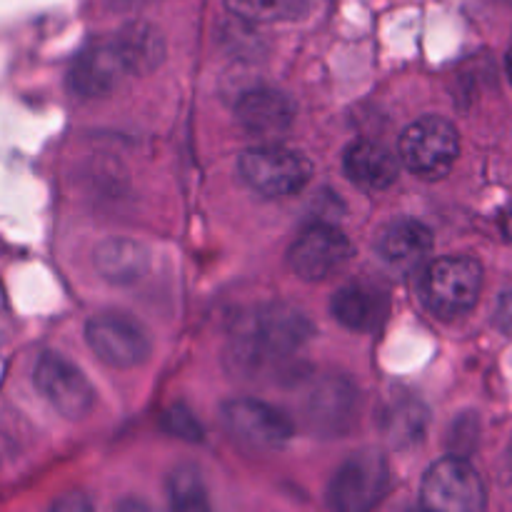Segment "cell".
Instances as JSON below:
<instances>
[{"label":"cell","instance_id":"obj_10","mask_svg":"<svg viewBox=\"0 0 512 512\" xmlns=\"http://www.w3.org/2000/svg\"><path fill=\"white\" fill-rule=\"evenodd\" d=\"M90 350L105 365L118 370L138 368L150 355V338L133 318L120 313H103L85 328Z\"/></svg>","mask_w":512,"mask_h":512},{"label":"cell","instance_id":"obj_7","mask_svg":"<svg viewBox=\"0 0 512 512\" xmlns=\"http://www.w3.org/2000/svg\"><path fill=\"white\" fill-rule=\"evenodd\" d=\"M223 423L250 450H278L293 438V423L283 410L255 398H235L223 405Z\"/></svg>","mask_w":512,"mask_h":512},{"label":"cell","instance_id":"obj_1","mask_svg":"<svg viewBox=\"0 0 512 512\" xmlns=\"http://www.w3.org/2000/svg\"><path fill=\"white\" fill-rule=\"evenodd\" d=\"M315 328L300 310L288 305H265L240 315L233 328L230 368L235 373L260 375L285 355L295 353L313 338Z\"/></svg>","mask_w":512,"mask_h":512},{"label":"cell","instance_id":"obj_8","mask_svg":"<svg viewBox=\"0 0 512 512\" xmlns=\"http://www.w3.org/2000/svg\"><path fill=\"white\" fill-rule=\"evenodd\" d=\"M355 255L353 243L345 233H340L335 225L318 223L313 228L303 230L295 238V243L288 250V268L293 270L298 278L310 280H325L333 273H338L343 265Z\"/></svg>","mask_w":512,"mask_h":512},{"label":"cell","instance_id":"obj_12","mask_svg":"<svg viewBox=\"0 0 512 512\" xmlns=\"http://www.w3.org/2000/svg\"><path fill=\"white\" fill-rule=\"evenodd\" d=\"M235 118L250 135H283L295 120V103L278 88H250L235 103Z\"/></svg>","mask_w":512,"mask_h":512},{"label":"cell","instance_id":"obj_9","mask_svg":"<svg viewBox=\"0 0 512 512\" xmlns=\"http://www.w3.org/2000/svg\"><path fill=\"white\" fill-rule=\"evenodd\" d=\"M35 385L40 395L68 420L85 418L95 405V390L83 370L58 353L40 355L35 365Z\"/></svg>","mask_w":512,"mask_h":512},{"label":"cell","instance_id":"obj_5","mask_svg":"<svg viewBox=\"0 0 512 512\" xmlns=\"http://www.w3.org/2000/svg\"><path fill=\"white\" fill-rule=\"evenodd\" d=\"M390 485L388 460L378 450L350 455L328 485V505L340 512H365L383 500Z\"/></svg>","mask_w":512,"mask_h":512},{"label":"cell","instance_id":"obj_14","mask_svg":"<svg viewBox=\"0 0 512 512\" xmlns=\"http://www.w3.org/2000/svg\"><path fill=\"white\" fill-rule=\"evenodd\" d=\"M335 320L355 333H373L388 315V295L378 285L348 283L335 293L330 303Z\"/></svg>","mask_w":512,"mask_h":512},{"label":"cell","instance_id":"obj_6","mask_svg":"<svg viewBox=\"0 0 512 512\" xmlns=\"http://www.w3.org/2000/svg\"><path fill=\"white\" fill-rule=\"evenodd\" d=\"M420 500L435 512H478L485 508V488L478 470L465 458H443L425 473Z\"/></svg>","mask_w":512,"mask_h":512},{"label":"cell","instance_id":"obj_22","mask_svg":"<svg viewBox=\"0 0 512 512\" xmlns=\"http://www.w3.org/2000/svg\"><path fill=\"white\" fill-rule=\"evenodd\" d=\"M163 428L168 430L170 435H175V438L188 440V443L203 440V428H200L198 418H195L188 408H183V405H175V408H170L168 413H165Z\"/></svg>","mask_w":512,"mask_h":512},{"label":"cell","instance_id":"obj_17","mask_svg":"<svg viewBox=\"0 0 512 512\" xmlns=\"http://www.w3.org/2000/svg\"><path fill=\"white\" fill-rule=\"evenodd\" d=\"M95 270L108 283L128 285L143 278L150 268V253L143 243L130 238H105L95 248Z\"/></svg>","mask_w":512,"mask_h":512},{"label":"cell","instance_id":"obj_16","mask_svg":"<svg viewBox=\"0 0 512 512\" xmlns=\"http://www.w3.org/2000/svg\"><path fill=\"white\" fill-rule=\"evenodd\" d=\"M433 248V233L420 220L398 218L380 230L375 240V250L380 258L398 268H410Z\"/></svg>","mask_w":512,"mask_h":512},{"label":"cell","instance_id":"obj_24","mask_svg":"<svg viewBox=\"0 0 512 512\" xmlns=\"http://www.w3.org/2000/svg\"><path fill=\"white\" fill-rule=\"evenodd\" d=\"M500 228H503V235L508 240H512V205L505 208V213L500 215Z\"/></svg>","mask_w":512,"mask_h":512},{"label":"cell","instance_id":"obj_20","mask_svg":"<svg viewBox=\"0 0 512 512\" xmlns=\"http://www.w3.org/2000/svg\"><path fill=\"white\" fill-rule=\"evenodd\" d=\"M168 500L175 510H208V490L195 465H180L168 478Z\"/></svg>","mask_w":512,"mask_h":512},{"label":"cell","instance_id":"obj_13","mask_svg":"<svg viewBox=\"0 0 512 512\" xmlns=\"http://www.w3.org/2000/svg\"><path fill=\"white\" fill-rule=\"evenodd\" d=\"M355 415H358V390L350 380L333 375L313 390L305 418L315 433L343 435L353 425Z\"/></svg>","mask_w":512,"mask_h":512},{"label":"cell","instance_id":"obj_4","mask_svg":"<svg viewBox=\"0 0 512 512\" xmlns=\"http://www.w3.org/2000/svg\"><path fill=\"white\" fill-rule=\"evenodd\" d=\"M240 175L258 193L285 198L310 183L313 163L300 150L283 148V145H260L240 155Z\"/></svg>","mask_w":512,"mask_h":512},{"label":"cell","instance_id":"obj_23","mask_svg":"<svg viewBox=\"0 0 512 512\" xmlns=\"http://www.w3.org/2000/svg\"><path fill=\"white\" fill-rule=\"evenodd\" d=\"M58 510H90V500H85L80 493H68L55 503Z\"/></svg>","mask_w":512,"mask_h":512},{"label":"cell","instance_id":"obj_19","mask_svg":"<svg viewBox=\"0 0 512 512\" xmlns=\"http://www.w3.org/2000/svg\"><path fill=\"white\" fill-rule=\"evenodd\" d=\"M225 8L248 23H285L308 13V0H225Z\"/></svg>","mask_w":512,"mask_h":512},{"label":"cell","instance_id":"obj_21","mask_svg":"<svg viewBox=\"0 0 512 512\" xmlns=\"http://www.w3.org/2000/svg\"><path fill=\"white\" fill-rule=\"evenodd\" d=\"M425 425H428V413L420 403H400L385 415V435L395 445H413L423 438Z\"/></svg>","mask_w":512,"mask_h":512},{"label":"cell","instance_id":"obj_15","mask_svg":"<svg viewBox=\"0 0 512 512\" xmlns=\"http://www.w3.org/2000/svg\"><path fill=\"white\" fill-rule=\"evenodd\" d=\"M343 170L350 183L363 190H385L400 173L398 155L375 140H355L343 155Z\"/></svg>","mask_w":512,"mask_h":512},{"label":"cell","instance_id":"obj_18","mask_svg":"<svg viewBox=\"0 0 512 512\" xmlns=\"http://www.w3.org/2000/svg\"><path fill=\"white\" fill-rule=\"evenodd\" d=\"M113 40L118 45L120 55H123L125 65H128L130 75L153 73L165 60L163 35H160V30L155 25L143 23V20L123 25Z\"/></svg>","mask_w":512,"mask_h":512},{"label":"cell","instance_id":"obj_2","mask_svg":"<svg viewBox=\"0 0 512 512\" xmlns=\"http://www.w3.org/2000/svg\"><path fill=\"white\" fill-rule=\"evenodd\" d=\"M483 268L470 255H448L428 265L420 280L425 305L443 318L463 315L478 303Z\"/></svg>","mask_w":512,"mask_h":512},{"label":"cell","instance_id":"obj_25","mask_svg":"<svg viewBox=\"0 0 512 512\" xmlns=\"http://www.w3.org/2000/svg\"><path fill=\"white\" fill-rule=\"evenodd\" d=\"M508 73H510V80H512V48H510V53H508Z\"/></svg>","mask_w":512,"mask_h":512},{"label":"cell","instance_id":"obj_11","mask_svg":"<svg viewBox=\"0 0 512 512\" xmlns=\"http://www.w3.org/2000/svg\"><path fill=\"white\" fill-rule=\"evenodd\" d=\"M125 75H130L115 40L93 45L75 60L68 73V88L80 98H103L110 95Z\"/></svg>","mask_w":512,"mask_h":512},{"label":"cell","instance_id":"obj_26","mask_svg":"<svg viewBox=\"0 0 512 512\" xmlns=\"http://www.w3.org/2000/svg\"><path fill=\"white\" fill-rule=\"evenodd\" d=\"M500 3H508V5H512V0H500Z\"/></svg>","mask_w":512,"mask_h":512},{"label":"cell","instance_id":"obj_3","mask_svg":"<svg viewBox=\"0 0 512 512\" xmlns=\"http://www.w3.org/2000/svg\"><path fill=\"white\" fill-rule=\"evenodd\" d=\"M460 153L458 130L440 115H425L405 128L398 143V158L420 178H443Z\"/></svg>","mask_w":512,"mask_h":512}]
</instances>
